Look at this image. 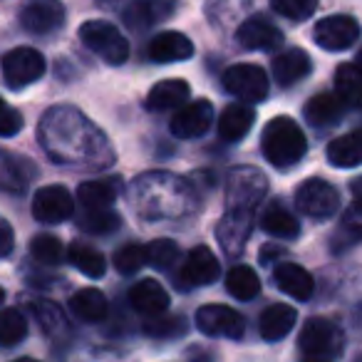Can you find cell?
<instances>
[{"mask_svg": "<svg viewBox=\"0 0 362 362\" xmlns=\"http://www.w3.org/2000/svg\"><path fill=\"white\" fill-rule=\"evenodd\" d=\"M263 156L276 169H288L305 156L308 141L300 124L291 117H273L261 134Z\"/></svg>", "mask_w": 362, "mask_h": 362, "instance_id": "6da1fadb", "label": "cell"}, {"mask_svg": "<svg viewBox=\"0 0 362 362\" xmlns=\"http://www.w3.org/2000/svg\"><path fill=\"white\" fill-rule=\"evenodd\" d=\"M342 330L325 317H310L298 337L300 362H335L342 352Z\"/></svg>", "mask_w": 362, "mask_h": 362, "instance_id": "7a4b0ae2", "label": "cell"}, {"mask_svg": "<svg viewBox=\"0 0 362 362\" xmlns=\"http://www.w3.org/2000/svg\"><path fill=\"white\" fill-rule=\"evenodd\" d=\"M268 192V179L256 166H236L226 181V211L253 214Z\"/></svg>", "mask_w": 362, "mask_h": 362, "instance_id": "3957f363", "label": "cell"}, {"mask_svg": "<svg viewBox=\"0 0 362 362\" xmlns=\"http://www.w3.org/2000/svg\"><path fill=\"white\" fill-rule=\"evenodd\" d=\"M80 40L87 50L100 55L107 65H122L129 57V42L117 25L107 21H87L80 28Z\"/></svg>", "mask_w": 362, "mask_h": 362, "instance_id": "277c9868", "label": "cell"}, {"mask_svg": "<svg viewBox=\"0 0 362 362\" xmlns=\"http://www.w3.org/2000/svg\"><path fill=\"white\" fill-rule=\"evenodd\" d=\"M0 70H3V80L11 90H23L45 75V57L35 47H16L3 55Z\"/></svg>", "mask_w": 362, "mask_h": 362, "instance_id": "5b68a950", "label": "cell"}, {"mask_svg": "<svg viewBox=\"0 0 362 362\" xmlns=\"http://www.w3.org/2000/svg\"><path fill=\"white\" fill-rule=\"evenodd\" d=\"M223 87L228 95L246 102H263L268 97V75L258 65H233L223 72Z\"/></svg>", "mask_w": 362, "mask_h": 362, "instance_id": "8992f818", "label": "cell"}, {"mask_svg": "<svg viewBox=\"0 0 362 362\" xmlns=\"http://www.w3.org/2000/svg\"><path fill=\"white\" fill-rule=\"evenodd\" d=\"M296 206L310 218H330L340 206V194L327 181L308 179L298 187Z\"/></svg>", "mask_w": 362, "mask_h": 362, "instance_id": "52a82bcc", "label": "cell"}, {"mask_svg": "<svg viewBox=\"0 0 362 362\" xmlns=\"http://www.w3.org/2000/svg\"><path fill=\"white\" fill-rule=\"evenodd\" d=\"M197 327L209 337H231V340H238L246 330L241 313H236L228 305H216V303L199 308Z\"/></svg>", "mask_w": 362, "mask_h": 362, "instance_id": "ba28073f", "label": "cell"}, {"mask_svg": "<svg viewBox=\"0 0 362 362\" xmlns=\"http://www.w3.org/2000/svg\"><path fill=\"white\" fill-rule=\"evenodd\" d=\"M315 42L322 50L330 52H342L357 42L360 37V25L352 16H327L320 23H315V30H313Z\"/></svg>", "mask_w": 362, "mask_h": 362, "instance_id": "9c48e42d", "label": "cell"}, {"mask_svg": "<svg viewBox=\"0 0 362 362\" xmlns=\"http://www.w3.org/2000/svg\"><path fill=\"white\" fill-rule=\"evenodd\" d=\"M214 124V107L209 100H197L179 107L171 119V134L176 139H197L204 136Z\"/></svg>", "mask_w": 362, "mask_h": 362, "instance_id": "30bf717a", "label": "cell"}, {"mask_svg": "<svg viewBox=\"0 0 362 362\" xmlns=\"http://www.w3.org/2000/svg\"><path fill=\"white\" fill-rule=\"evenodd\" d=\"M65 23V6L60 0H30L21 11V25L33 35H50Z\"/></svg>", "mask_w": 362, "mask_h": 362, "instance_id": "8fae6325", "label": "cell"}, {"mask_svg": "<svg viewBox=\"0 0 362 362\" xmlns=\"http://www.w3.org/2000/svg\"><path fill=\"white\" fill-rule=\"evenodd\" d=\"M75 199L65 187H42L33 199V216L40 223H60L72 216Z\"/></svg>", "mask_w": 362, "mask_h": 362, "instance_id": "7c38bea8", "label": "cell"}, {"mask_svg": "<svg viewBox=\"0 0 362 362\" xmlns=\"http://www.w3.org/2000/svg\"><path fill=\"white\" fill-rule=\"evenodd\" d=\"M181 286H211L218 278V261L209 246H197L181 266Z\"/></svg>", "mask_w": 362, "mask_h": 362, "instance_id": "4fadbf2b", "label": "cell"}, {"mask_svg": "<svg viewBox=\"0 0 362 362\" xmlns=\"http://www.w3.org/2000/svg\"><path fill=\"white\" fill-rule=\"evenodd\" d=\"M146 55L151 62H181L194 57V42L184 33L166 30L159 33L146 47Z\"/></svg>", "mask_w": 362, "mask_h": 362, "instance_id": "5bb4252c", "label": "cell"}, {"mask_svg": "<svg viewBox=\"0 0 362 362\" xmlns=\"http://www.w3.org/2000/svg\"><path fill=\"white\" fill-rule=\"evenodd\" d=\"M238 42L246 50H276L283 42V33L268 18L256 16L238 28Z\"/></svg>", "mask_w": 362, "mask_h": 362, "instance_id": "9a60e30c", "label": "cell"}, {"mask_svg": "<svg viewBox=\"0 0 362 362\" xmlns=\"http://www.w3.org/2000/svg\"><path fill=\"white\" fill-rule=\"evenodd\" d=\"M251 216L253 214H236V211L223 214L221 223L216 226V238L226 256H238L243 251V246L248 241V233H251Z\"/></svg>", "mask_w": 362, "mask_h": 362, "instance_id": "2e32d148", "label": "cell"}, {"mask_svg": "<svg viewBox=\"0 0 362 362\" xmlns=\"http://www.w3.org/2000/svg\"><path fill=\"white\" fill-rule=\"evenodd\" d=\"M192 95V87L187 80H161L146 95V110L149 112H164V110H179Z\"/></svg>", "mask_w": 362, "mask_h": 362, "instance_id": "e0dca14e", "label": "cell"}, {"mask_svg": "<svg viewBox=\"0 0 362 362\" xmlns=\"http://www.w3.org/2000/svg\"><path fill=\"white\" fill-rule=\"evenodd\" d=\"M129 303L136 313L151 317L161 315L169 308V293L154 281V278H144V281L134 283L129 291Z\"/></svg>", "mask_w": 362, "mask_h": 362, "instance_id": "ac0fdd59", "label": "cell"}, {"mask_svg": "<svg viewBox=\"0 0 362 362\" xmlns=\"http://www.w3.org/2000/svg\"><path fill=\"white\" fill-rule=\"evenodd\" d=\"M310 70H313L310 55L305 50H300V47H291V50L276 55V60H273V77L283 87H291L296 82H300L303 77L310 75Z\"/></svg>", "mask_w": 362, "mask_h": 362, "instance_id": "d6986e66", "label": "cell"}, {"mask_svg": "<svg viewBox=\"0 0 362 362\" xmlns=\"http://www.w3.org/2000/svg\"><path fill=\"white\" fill-rule=\"evenodd\" d=\"M256 122V110L246 102H233L218 117V134L223 141H238L251 132Z\"/></svg>", "mask_w": 362, "mask_h": 362, "instance_id": "ffe728a7", "label": "cell"}, {"mask_svg": "<svg viewBox=\"0 0 362 362\" xmlns=\"http://www.w3.org/2000/svg\"><path fill=\"white\" fill-rule=\"evenodd\" d=\"M171 13H174V3L169 0H134L124 11V23L134 30H144L166 21Z\"/></svg>", "mask_w": 362, "mask_h": 362, "instance_id": "44dd1931", "label": "cell"}, {"mask_svg": "<svg viewBox=\"0 0 362 362\" xmlns=\"http://www.w3.org/2000/svg\"><path fill=\"white\" fill-rule=\"evenodd\" d=\"M298 313L293 305H286V303H276V305L266 308L261 315V322H258V332H261L263 340L276 342L281 337H286L288 332L296 327Z\"/></svg>", "mask_w": 362, "mask_h": 362, "instance_id": "7402d4cb", "label": "cell"}, {"mask_svg": "<svg viewBox=\"0 0 362 362\" xmlns=\"http://www.w3.org/2000/svg\"><path fill=\"white\" fill-rule=\"evenodd\" d=\"M273 278H276V286L286 296L296 298V300H308L313 296V288H315L313 276L303 266H298V263H281L276 268V273H273Z\"/></svg>", "mask_w": 362, "mask_h": 362, "instance_id": "603a6c76", "label": "cell"}, {"mask_svg": "<svg viewBox=\"0 0 362 362\" xmlns=\"http://www.w3.org/2000/svg\"><path fill=\"white\" fill-rule=\"evenodd\" d=\"M33 174H35V169L28 159L0 151V192L21 194L28 187V181L33 179Z\"/></svg>", "mask_w": 362, "mask_h": 362, "instance_id": "cb8c5ba5", "label": "cell"}, {"mask_svg": "<svg viewBox=\"0 0 362 362\" xmlns=\"http://www.w3.org/2000/svg\"><path fill=\"white\" fill-rule=\"evenodd\" d=\"M119 179H92L77 187V202L85 209H110L119 197Z\"/></svg>", "mask_w": 362, "mask_h": 362, "instance_id": "d4e9b609", "label": "cell"}, {"mask_svg": "<svg viewBox=\"0 0 362 362\" xmlns=\"http://www.w3.org/2000/svg\"><path fill=\"white\" fill-rule=\"evenodd\" d=\"M327 161L337 169H352L362 164V129L347 132L327 144Z\"/></svg>", "mask_w": 362, "mask_h": 362, "instance_id": "484cf974", "label": "cell"}, {"mask_svg": "<svg viewBox=\"0 0 362 362\" xmlns=\"http://www.w3.org/2000/svg\"><path fill=\"white\" fill-rule=\"evenodd\" d=\"M362 241V192H355V202L342 216L337 231L332 233V251L340 253L342 248Z\"/></svg>", "mask_w": 362, "mask_h": 362, "instance_id": "4316f807", "label": "cell"}, {"mask_svg": "<svg viewBox=\"0 0 362 362\" xmlns=\"http://www.w3.org/2000/svg\"><path fill=\"white\" fill-rule=\"evenodd\" d=\"M342 97L337 92H322V95H315L310 102L305 105V119L310 122L313 127H330L340 119L342 115Z\"/></svg>", "mask_w": 362, "mask_h": 362, "instance_id": "83f0119b", "label": "cell"}, {"mask_svg": "<svg viewBox=\"0 0 362 362\" xmlns=\"http://www.w3.org/2000/svg\"><path fill=\"white\" fill-rule=\"evenodd\" d=\"M261 226L268 236H276V238H296L300 233V223L296 221L291 211L281 204H271V206L263 211L261 216Z\"/></svg>", "mask_w": 362, "mask_h": 362, "instance_id": "f1b7e54d", "label": "cell"}, {"mask_svg": "<svg viewBox=\"0 0 362 362\" xmlns=\"http://www.w3.org/2000/svg\"><path fill=\"white\" fill-rule=\"evenodd\" d=\"M70 305H72V310L77 313V317H82V320H87V322L105 320L107 310H110L105 293L97 291V288H82V291H77L75 296H72Z\"/></svg>", "mask_w": 362, "mask_h": 362, "instance_id": "f546056e", "label": "cell"}, {"mask_svg": "<svg viewBox=\"0 0 362 362\" xmlns=\"http://www.w3.org/2000/svg\"><path fill=\"white\" fill-rule=\"evenodd\" d=\"M226 291L236 300H253L261 293V281L251 266H233L226 276Z\"/></svg>", "mask_w": 362, "mask_h": 362, "instance_id": "4dcf8cb0", "label": "cell"}, {"mask_svg": "<svg viewBox=\"0 0 362 362\" xmlns=\"http://www.w3.org/2000/svg\"><path fill=\"white\" fill-rule=\"evenodd\" d=\"M67 258L70 263L77 268L80 273H85L87 278H102L107 271V263L105 256L95 248L85 246V243H72L70 251H67Z\"/></svg>", "mask_w": 362, "mask_h": 362, "instance_id": "1f68e13d", "label": "cell"}, {"mask_svg": "<svg viewBox=\"0 0 362 362\" xmlns=\"http://www.w3.org/2000/svg\"><path fill=\"white\" fill-rule=\"evenodd\" d=\"M335 87H337V95L342 97V102H350V105L362 110V72L355 67V62L337 67Z\"/></svg>", "mask_w": 362, "mask_h": 362, "instance_id": "d6a6232c", "label": "cell"}, {"mask_svg": "<svg viewBox=\"0 0 362 362\" xmlns=\"http://www.w3.org/2000/svg\"><path fill=\"white\" fill-rule=\"evenodd\" d=\"M119 223V214H115L112 209H85V214L80 216V228L92 236H105V233L117 231Z\"/></svg>", "mask_w": 362, "mask_h": 362, "instance_id": "836d02e7", "label": "cell"}, {"mask_svg": "<svg viewBox=\"0 0 362 362\" xmlns=\"http://www.w3.org/2000/svg\"><path fill=\"white\" fill-rule=\"evenodd\" d=\"M28 335V320L18 308L0 310V345L13 347Z\"/></svg>", "mask_w": 362, "mask_h": 362, "instance_id": "e575fe53", "label": "cell"}, {"mask_svg": "<svg viewBox=\"0 0 362 362\" xmlns=\"http://www.w3.org/2000/svg\"><path fill=\"white\" fill-rule=\"evenodd\" d=\"M30 253L37 263L42 266H60L62 256H65V248H62L60 238L50 236V233H40V236L33 238L30 243Z\"/></svg>", "mask_w": 362, "mask_h": 362, "instance_id": "d590c367", "label": "cell"}, {"mask_svg": "<svg viewBox=\"0 0 362 362\" xmlns=\"http://www.w3.org/2000/svg\"><path fill=\"white\" fill-rule=\"evenodd\" d=\"M146 263H149V258H146V246H139V243H127L115 256V268L122 276H134Z\"/></svg>", "mask_w": 362, "mask_h": 362, "instance_id": "8d00e7d4", "label": "cell"}, {"mask_svg": "<svg viewBox=\"0 0 362 362\" xmlns=\"http://www.w3.org/2000/svg\"><path fill=\"white\" fill-rule=\"evenodd\" d=\"M146 258H149V266L159 268V271H169L179 261V246L169 238H156L146 246Z\"/></svg>", "mask_w": 362, "mask_h": 362, "instance_id": "74e56055", "label": "cell"}, {"mask_svg": "<svg viewBox=\"0 0 362 362\" xmlns=\"http://www.w3.org/2000/svg\"><path fill=\"white\" fill-rule=\"evenodd\" d=\"M144 332L151 337H159V340H169V337L184 335L187 325H184L181 317H174V315H151L149 320L144 322Z\"/></svg>", "mask_w": 362, "mask_h": 362, "instance_id": "f35d334b", "label": "cell"}, {"mask_svg": "<svg viewBox=\"0 0 362 362\" xmlns=\"http://www.w3.org/2000/svg\"><path fill=\"white\" fill-rule=\"evenodd\" d=\"M273 11L288 21H308L315 13L317 0H271Z\"/></svg>", "mask_w": 362, "mask_h": 362, "instance_id": "ab89813d", "label": "cell"}, {"mask_svg": "<svg viewBox=\"0 0 362 362\" xmlns=\"http://www.w3.org/2000/svg\"><path fill=\"white\" fill-rule=\"evenodd\" d=\"M30 310L37 315V320L42 322V327H45L47 332H57L65 327V315H62V310L57 305H52V303L47 300H30Z\"/></svg>", "mask_w": 362, "mask_h": 362, "instance_id": "60d3db41", "label": "cell"}, {"mask_svg": "<svg viewBox=\"0 0 362 362\" xmlns=\"http://www.w3.org/2000/svg\"><path fill=\"white\" fill-rule=\"evenodd\" d=\"M23 129V117L8 102L0 100V136H16Z\"/></svg>", "mask_w": 362, "mask_h": 362, "instance_id": "b9f144b4", "label": "cell"}, {"mask_svg": "<svg viewBox=\"0 0 362 362\" xmlns=\"http://www.w3.org/2000/svg\"><path fill=\"white\" fill-rule=\"evenodd\" d=\"M13 246H16V236H13V228L6 218L0 216V258L11 256Z\"/></svg>", "mask_w": 362, "mask_h": 362, "instance_id": "7bdbcfd3", "label": "cell"}, {"mask_svg": "<svg viewBox=\"0 0 362 362\" xmlns=\"http://www.w3.org/2000/svg\"><path fill=\"white\" fill-rule=\"evenodd\" d=\"M355 67L362 72V47H360V52H357V57H355Z\"/></svg>", "mask_w": 362, "mask_h": 362, "instance_id": "ee69618b", "label": "cell"}, {"mask_svg": "<svg viewBox=\"0 0 362 362\" xmlns=\"http://www.w3.org/2000/svg\"><path fill=\"white\" fill-rule=\"evenodd\" d=\"M13 362H40V360H35V357H18V360H13Z\"/></svg>", "mask_w": 362, "mask_h": 362, "instance_id": "f6af8a7d", "label": "cell"}, {"mask_svg": "<svg viewBox=\"0 0 362 362\" xmlns=\"http://www.w3.org/2000/svg\"><path fill=\"white\" fill-rule=\"evenodd\" d=\"M6 300V291H3V288H0V303Z\"/></svg>", "mask_w": 362, "mask_h": 362, "instance_id": "bcb514c9", "label": "cell"}]
</instances>
